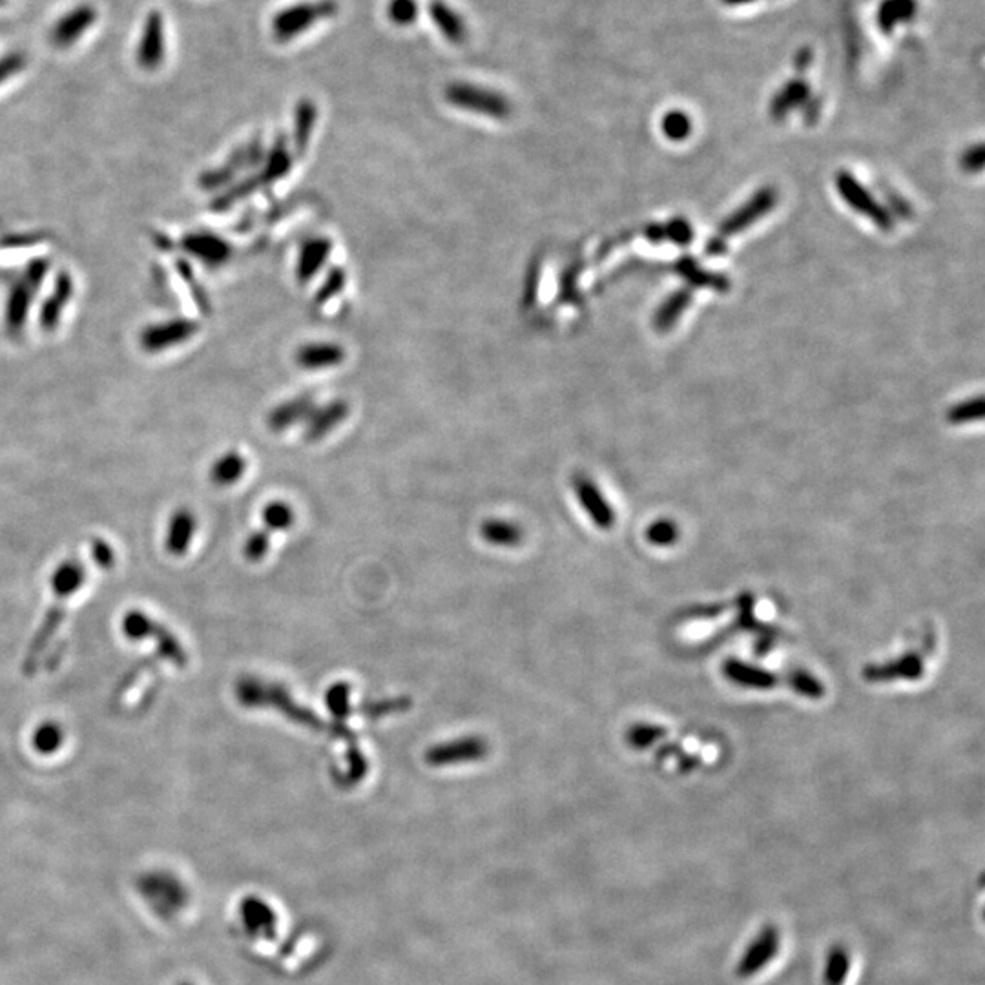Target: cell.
Masks as SVG:
<instances>
[{
  "mask_svg": "<svg viewBox=\"0 0 985 985\" xmlns=\"http://www.w3.org/2000/svg\"><path fill=\"white\" fill-rule=\"evenodd\" d=\"M236 699L247 708H274L292 723L309 726L312 730H327V725L311 710L292 699L285 686L261 681L260 677H243L236 683Z\"/></svg>",
  "mask_w": 985,
  "mask_h": 985,
  "instance_id": "6da1fadb",
  "label": "cell"
},
{
  "mask_svg": "<svg viewBox=\"0 0 985 985\" xmlns=\"http://www.w3.org/2000/svg\"><path fill=\"white\" fill-rule=\"evenodd\" d=\"M338 13L336 0H309L294 4L287 10H281L272 21V35L280 42L296 39L301 33L311 30L318 22L331 19Z\"/></svg>",
  "mask_w": 985,
  "mask_h": 985,
  "instance_id": "7a4b0ae2",
  "label": "cell"
},
{
  "mask_svg": "<svg viewBox=\"0 0 985 985\" xmlns=\"http://www.w3.org/2000/svg\"><path fill=\"white\" fill-rule=\"evenodd\" d=\"M446 99L460 110L491 119H508L511 115V103L504 95L475 84L457 83L447 86Z\"/></svg>",
  "mask_w": 985,
  "mask_h": 985,
  "instance_id": "3957f363",
  "label": "cell"
},
{
  "mask_svg": "<svg viewBox=\"0 0 985 985\" xmlns=\"http://www.w3.org/2000/svg\"><path fill=\"white\" fill-rule=\"evenodd\" d=\"M123 632L132 641H143V639L156 641L159 655H163L165 659L172 661V663L176 664L177 668H185L187 666V654H185L183 646L177 643L176 637L168 632L166 628H163L161 624H157L150 617H146L145 613H128L125 619H123Z\"/></svg>",
  "mask_w": 985,
  "mask_h": 985,
  "instance_id": "277c9868",
  "label": "cell"
},
{
  "mask_svg": "<svg viewBox=\"0 0 985 985\" xmlns=\"http://www.w3.org/2000/svg\"><path fill=\"white\" fill-rule=\"evenodd\" d=\"M489 754V743L480 736L458 737L453 741L438 743L435 747L427 748L426 763L431 767L442 768L480 761Z\"/></svg>",
  "mask_w": 985,
  "mask_h": 985,
  "instance_id": "5b68a950",
  "label": "cell"
},
{
  "mask_svg": "<svg viewBox=\"0 0 985 985\" xmlns=\"http://www.w3.org/2000/svg\"><path fill=\"white\" fill-rule=\"evenodd\" d=\"M199 332V325L187 318H174L168 322L154 323L145 327L139 336V343L146 353H161L166 349L188 342Z\"/></svg>",
  "mask_w": 985,
  "mask_h": 985,
  "instance_id": "8992f818",
  "label": "cell"
},
{
  "mask_svg": "<svg viewBox=\"0 0 985 985\" xmlns=\"http://www.w3.org/2000/svg\"><path fill=\"white\" fill-rule=\"evenodd\" d=\"M836 187L840 190L843 199L851 205L854 210H858L863 216L871 218L878 229L885 230L889 232L894 227V219H892L891 214L887 212V208H883L882 205H878L874 201V197L861 187L860 183L854 179V177L849 174V172H840L836 176Z\"/></svg>",
  "mask_w": 985,
  "mask_h": 985,
  "instance_id": "52a82bcc",
  "label": "cell"
},
{
  "mask_svg": "<svg viewBox=\"0 0 985 985\" xmlns=\"http://www.w3.org/2000/svg\"><path fill=\"white\" fill-rule=\"evenodd\" d=\"M263 159V146L260 141H252L250 145L238 148L229 163L218 166L214 170H208L203 176L199 177V187L203 190H218V188L229 185L234 177L238 176L241 170L249 166L258 165Z\"/></svg>",
  "mask_w": 985,
  "mask_h": 985,
  "instance_id": "ba28073f",
  "label": "cell"
},
{
  "mask_svg": "<svg viewBox=\"0 0 985 985\" xmlns=\"http://www.w3.org/2000/svg\"><path fill=\"white\" fill-rule=\"evenodd\" d=\"M181 247L210 269L225 265L232 256V247L225 239L210 232H192L181 239Z\"/></svg>",
  "mask_w": 985,
  "mask_h": 985,
  "instance_id": "9c48e42d",
  "label": "cell"
},
{
  "mask_svg": "<svg viewBox=\"0 0 985 985\" xmlns=\"http://www.w3.org/2000/svg\"><path fill=\"white\" fill-rule=\"evenodd\" d=\"M571 484L575 495L581 500L582 508L590 515L593 524L601 529L612 528L615 524V513L602 497L601 489L595 486V482L586 475H575Z\"/></svg>",
  "mask_w": 985,
  "mask_h": 985,
  "instance_id": "30bf717a",
  "label": "cell"
},
{
  "mask_svg": "<svg viewBox=\"0 0 985 985\" xmlns=\"http://www.w3.org/2000/svg\"><path fill=\"white\" fill-rule=\"evenodd\" d=\"M774 205H776V192L772 188H763L748 203H745L730 218L726 219L719 229V236L725 239L726 236H734V234L743 232L748 225H752V223H756L757 219L763 218Z\"/></svg>",
  "mask_w": 985,
  "mask_h": 985,
  "instance_id": "8fae6325",
  "label": "cell"
},
{
  "mask_svg": "<svg viewBox=\"0 0 985 985\" xmlns=\"http://www.w3.org/2000/svg\"><path fill=\"white\" fill-rule=\"evenodd\" d=\"M35 292H39V287H35L26 278H21L15 285H11L6 301V314H4V325L10 336L21 334L24 325L28 322Z\"/></svg>",
  "mask_w": 985,
  "mask_h": 985,
  "instance_id": "7c38bea8",
  "label": "cell"
},
{
  "mask_svg": "<svg viewBox=\"0 0 985 985\" xmlns=\"http://www.w3.org/2000/svg\"><path fill=\"white\" fill-rule=\"evenodd\" d=\"M165 57V30H163V15L152 11L146 17L143 37L137 48V61L146 70H156Z\"/></svg>",
  "mask_w": 985,
  "mask_h": 985,
  "instance_id": "4fadbf2b",
  "label": "cell"
},
{
  "mask_svg": "<svg viewBox=\"0 0 985 985\" xmlns=\"http://www.w3.org/2000/svg\"><path fill=\"white\" fill-rule=\"evenodd\" d=\"M97 19V11L90 4L77 6L75 10L66 13L59 19L52 30V41L55 46H72L73 42L79 41L83 33L94 24Z\"/></svg>",
  "mask_w": 985,
  "mask_h": 985,
  "instance_id": "5bb4252c",
  "label": "cell"
},
{
  "mask_svg": "<svg viewBox=\"0 0 985 985\" xmlns=\"http://www.w3.org/2000/svg\"><path fill=\"white\" fill-rule=\"evenodd\" d=\"M73 296V280L72 276L68 272H61L55 280V287H53V292L48 296V300L44 301L41 309V318H39V323H41L42 329L44 331H53L59 322H61V316H63V311L68 307V303L72 300Z\"/></svg>",
  "mask_w": 985,
  "mask_h": 985,
  "instance_id": "9a60e30c",
  "label": "cell"
},
{
  "mask_svg": "<svg viewBox=\"0 0 985 985\" xmlns=\"http://www.w3.org/2000/svg\"><path fill=\"white\" fill-rule=\"evenodd\" d=\"M347 416H349V404L343 400H336L323 409H316L311 418L307 420L305 438L309 442L322 440L331 433L334 427L340 426Z\"/></svg>",
  "mask_w": 985,
  "mask_h": 985,
  "instance_id": "2e32d148",
  "label": "cell"
},
{
  "mask_svg": "<svg viewBox=\"0 0 985 985\" xmlns=\"http://www.w3.org/2000/svg\"><path fill=\"white\" fill-rule=\"evenodd\" d=\"M314 411H316V407H314L311 396H300V398H294L287 404L278 405L267 418V426L274 433H281L283 429H289L298 422H303V420L307 422Z\"/></svg>",
  "mask_w": 985,
  "mask_h": 985,
  "instance_id": "e0dca14e",
  "label": "cell"
},
{
  "mask_svg": "<svg viewBox=\"0 0 985 985\" xmlns=\"http://www.w3.org/2000/svg\"><path fill=\"white\" fill-rule=\"evenodd\" d=\"M345 360V351L336 343H309L296 351V363L303 369H325Z\"/></svg>",
  "mask_w": 985,
  "mask_h": 985,
  "instance_id": "ac0fdd59",
  "label": "cell"
},
{
  "mask_svg": "<svg viewBox=\"0 0 985 985\" xmlns=\"http://www.w3.org/2000/svg\"><path fill=\"white\" fill-rule=\"evenodd\" d=\"M196 526V517L188 509H179L177 513H174V517L170 520V526H168V535H166V551L174 557L185 555L188 546H190V540L194 539Z\"/></svg>",
  "mask_w": 985,
  "mask_h": 985,
  "instance_id": "d6986e66",
  "label": "cell"
},
{
  "mask_svg": "<svg viewBox=\"0 0 985 985\" xmlns=\"http://www.w3.org/2000/svg\"><path fill=\"white\" fill-rule=\"evenodd\" d=\"M480 537L497 548H515L526 539V531L511 520L489 519L482 522Z\"/></svg>",
  "mask_w": 985,
  "mask_h": 985,
  "instance_id": "ffe728a7",
  "label": "cell"
},
{
  "mask_svg": "<svg viewBox=\"0 0 985 985\" xmlns=\"http://www.w3.org/2000/svg\"><path fill=\"white\" fill-rule=\"evenodd\" d=\"M331 249L332 243L329 239H309L301 247L300 260H298V280L305 283V281L311 280L312 276H316L318 270L325 265V261L329 260Z\"/></svg>",
  "mask_w": 985,
  "mask_h": 985,
  "instance_id": "44dd1931",
  "label": "cell"
},
{
  "mask_svg": "<svg viewBox=\"0 0 985 985\" xmlns=\"http://www.w3.org/2000/svg\"><path fill=\"white\" fill-rule=\"evenodd\" d=\"M429 15L433 17L436 28L442 32L447 41L453 44H462L466 41L467 28L464 19L458 15L457 11L451 10L444 2H433L429 6Z\"/></svg>",
  "mask_w": 985,
  "mask_h": 985,
  "instance_id": "7402d4cb",
  "label": "cell"
},
{
  "mask_svg": "<svg viewBox=\"0 0 985 985\" xmlns=\"http://www.w3.org/2000/svg\"><path fill=\"white\" fill-rule=\"evenodd\" d=\"M247 471V458L243 457L238 451H229L212 464L210 467V480L216 486H232Z\"/></svg>",
  "mask_w": 985,
  "mask_h": 985,
  "instance_id": "603a6c76",
  "label": "cell"
},
{
  "mask_svg": "<svg viewBox=\"0 0 985 985\" xmlns=\"http://www.w3.org/2000/svg\"><path fill=\"white\" fill-rule=\"evenodd\" d=\"M343 765L345 767L332 768V778H334V781L340 787H353V785H356L365 776V772H367V759H365L362 750H360V747L356 743L349 745L347 750H345Z\"/></svg>",
  "mask_w": 985,
  "mask_h": 985,
  "instance_id": "cb8c5ba5",
  "label": "cell"
},
{
  "mask_svg": "<svg viewBox=\"0 0 985 985\" xmlns=\"http://www.w3.org/2000/svg\"><path fill=\"white\" fill-rule=\"evenodd\" d=\"M84 582V568L75 562V560H66L63 562L52 577V588L53 593L57 599H63L66 601L68 597H72L75 591L79 590V586H83Z\"/></svg>",
  "mask_w": 985,
  "mask_h": 985,
  "instance_id": "d4e9b609",
  "label": "cell"
},
{
  "mask_svg": "<svg viewBox=\"0 0 985 985\" xmlns=\"http://www.w3.org/2000/svg\"><path fill=\"white\" fill-rule=\"evenodd\" d=\"M677 272L685 278L690 285L701 287V289H714L717 292H726L730 289V281L726 280L721 274L706 272L701 269L694 260H681L677 263Z\"/></svg>",
  "mask_w": 985,
  "mask_h": 985,
  "instance_id": "484cf974",
  "label": "cell"
},
{
  "mask_svg": "<svg viewBox=\"0 0 985 985\" xmlns=\"http://www.w3.org/2000/svg\"><path fill=\"white\" fill-rule=\"evenodd\" d=\"M692 301V294L690 291H677L664 301L663 305L659 307V311L655 314V327L659 331H670L674 327L675 322L681 318V314L685 312L686 307L690 305Z\"/></svg>",
  "mask_w": 985,
  "mask_h": 985,
  "instance_id": "4316f807",
  "label": "cell"
},
{
  "mask_svg": "<svg viewBox=\"0 0 985 985\" xmlns=\"http://www.w3.org/2000/svg\"><path fill=\"white\" fill-rule=\"evenodd\" d=\"M316 117H318V110L311 101H301L298 104L296 115H294V141H296V148L300 154H303L309 146L312 130L316 125Z\"/></svg>",
  "mask_w": 985,
  "mask_h": 985,
  "instance_id": "83f0119b",
  "label": "cell"
},
{
  "mask_svg": "<svg viewBox=\"0 0 985 985\" xmlns=\"http://www.w3.org/2000/svg\"><path fill=\"white\" fill-rule=\"evenodd\" d=\"M291 156H289V150H287V145L283 139H278V143L274 145V148L270 150L269 159H267V165L263 168L261 172V183L263 185H272L276 183L278 179L289 174L291 170Z\"/></svg>",
  "mask_w": 985,
  "mask_h": 985,
  "instance_id": "f1b7e54d",
  "label": "cell"
},
{
  "mask_svg": "<svg viewBox=\"0 0 985 985\" xmlns=\"http://www.w3.org/2000/svg\"><path fill=\"white\" fill-rule=\"evenodd\" d=\"M726 675L739 685L754 686V688H770L776 685V677L759 668H750L743 663L730 661L726 664Z\"/></svg>",
  "mask_w": 985,
  "mask_h": 985,
  "instance_id": "f546056e",
  "label": "cell"
},
{
  "mask_svg": "<svg viewBox=\"0 0 985 985\" xmlns=\"http://www.w3.org/2000/svg\"><path fill=\"white\" fill-rule=\"evenodd\" d=\"M809 97V86L801 81H792L788 83L778 95L776 99L772 101V115L776 119H781L790 112L792 106H798V104L807 101Z\"/></svg>",
  "mask_w": 985,
  "mask_h": 985,
  "instance_id": "4dcf8cb0",
  "label": "cell"
},
{
  "mask_svg": "<svg viewBox=\"0 0 985 985\" xmlns=\"http://www.w3.org/2000/svg\"><path fill=\"white\" fill-rule=\"evenodd\" d=\"M325 705L331 712L334 721L345 723L347 717L351 716V686L347 683H334L325 694Z\"/></svg>",
  "mask_w": 985,
  "mask_h": 985,
  "instance_id": "1f68e13d",
  "label": "cell"
},
{
  "mask_svg": "<svg viewBox=\"0 0 985 985\" xmlns=\"http://www.w3.org/2000/svg\"><path fill=\"white\" fill-rule=\"evenodd\" d=\"M294 520H296L294 509L287 502L276 500V502L267 504L265 509H263V524H265V529H269L270 533L292 528L294 526Z\"/></svg>",
  "mask_w": 985,
  "mask_h": 985,
  "instance_id": "d6a6232c",
  "label": "cell"
},
{
  "mask_svg": "<svg viewBox=\"0 0 985 985\" xmlns=\"http://www.w3.org/2000/svg\"><path fill=\"white\" fill-rule=\"evenodd\" d=\"M33 748L39 752V754H53L57 752L59 747L63 745V728L55 723H46V725L39 726L33 734Z\"/></svg>",
  "mask_w": 985,
  "mask_h": 985,
  "instance_id": "836d02e7",
  "label": "cell"
},
{
  "mask_svg": "<svg viewBox=\"0 0 985 985\" xmlns=\"http://www.w3.org/2000/svg\"><path fill=\"white\" fill-rule=\"evenodd\" d=\"M261 185H263V183H261L260 176L247 177V179H245V181H241L239 185H234V187H230L225 194H221V196H219L218 199L212 203V208H214L216 212H223V210H227V208L232 207V205H236L239 199L250 196V194H252L254 190H258Z\"/></svg>",
  "mask_w": 985,
  "mask_h": 985,
  "instance_id": "e575fe53",
  "label": "cell"
},
{
  "mask_svg": "<svg viewBox=\"0 0 985 985\" xmlns=\"http://www.w3.org/2000/svg\"><path fill=\"white\" fill-rule=\"evenodd\" d=\"M409 708H411V699L409 697H393V699H380V701L365 703L362 706V714L363 716L369 717V719H380V717L405 712Z\"/></svg>",
  "mask_w": 985,
  "mask_h": 985,
  "instance_id": "d590c367",
  "label": "cell"
},
{
  "mask_svg": "<svg viewBox=\"0 0 985 985\" xmlns=\"http://www.w3.org/2000/svg\"><path fill=\"white\" fill-rule=\"evenodd\" d=\"M984 416V400L982 396H976L973 400H965L964 404L954 405L953 409L947 413V420L951 424H967L975 422Z\"/></svg>",
  "mask_w": 985,
  "mask_h": 985,
  "instance_id": "8d00e7d4",
  "label": "cell"
},
{
  "mask_svg": "<svg viewBox=\"0 0 985 985\" xmlns=\"http://www.w3.org/2000/svg\"><path fill=\"white\" fill-rule=\"evenodd\" d=\"M270 533L269 529H260V531H254L250 535L247 542H245V548H243V555L245 559L250 560V562H260L270 550Z\"/></svg>",
  "mask_w": 985,
  "mask_h": 985,
  "instance_id": "74e56055",
  "label": "cell"
},
{
  "mask_svg": "<svg viewBox=\"0 0 985 985\" xmlns=\"http://www.w3.org/2000/svg\"><path fill=\"white\" fill-rule=\"evenodd\" d=\"M692 125L690 119L683 112H672L663 119V132L672 141H683L686 135L690 134Z\"/></svg>",
  "mask_w": 985,
  "mask_h": 985,
  "instance_id": "f35d334b",
  "label": "cell"
},
{
  "mask_svg": "<svg viewBox=\"0 0 985 985\" xmlns=\"http://www.w3.org/2000/svg\"><path fill=\"white\" fill-rule=\"evenodd\" d=\"M418 15V4L416 0H391L389 4V17L398 26H409Z\"/></svg>",
  "mask_w": 985,
  "mask_h": 985,
  "instance_id": "ab89813d",
  "label": "cell"
},
{
  "mask_svg": "<svg viewBox=\"0 0 985 985\" xmlns=\"http://www.w3.org/2000/svg\"><path fill=\"white\" fill-rule=\"evenodd\" d=\"M894 4H885V8L880 11V22L882 26H885V30L891 28V24L898 21H902L905 17H911L914 15V2L911 4V0L905 2V6H902L903 0H892Z\"/></svg>",
  "mask_w": 985,
  "mask_h": 985,
  "instance_id": "60d3db41",
  "label": "cell"
},
{
  "mask_svg": "<svg viewBox=\"0 0 985 985\" xmlns=\"http://www.w3.org/2000/svg\"><path fill=\"white\" fill-rule=\"evenodd\" d=\"M176 269L177 272H179V276H181L183 280L187 281L188 287H190V292H192V296H194V301L197 303V307H199V309L203 312L210 311V305H208L207 301V294H205V291L199 287V283L196 285V280H194V276H192V269H190V265H188L187 261L177 260Z\"/></svg>",
  "mask_w": 985,
  "mask_h": 985,
  "instance_id": "b9f144b4",
  "label": "cell"
},
{
  "mask_svg": "<svg viewBox=\"0 0 985 985\" xmlns=\"http://www.w3.org/2000/svg\"><path fill=\"white\" fill-rule=\"evenodd\" d=\"M343 287H345V270L332 269L331 274L323 283L322 289L316 294V305L327 303L332 296H336L338 292L342 291Z\"/></svg>",
  "mask_w": 985,
  "mask_h": 985,
  "instance_id": "7bdbcfd3",
  "label": "cell"
},
{
  "mask_svg": "<svg viewBox=\"0 0 985 985\" xmlns=\"http://www.w3.org/2000/svg\"><path fill=\"white\" fill-rule=\"evenodd\" d=\"M664 236L674 241L677 245H688L692 238H694V230L690 227V223L685 221V219H674L670 221L668 225H664Z\"/></svg>",
  "mask_w": 985,
  "mask_h": 985,
  "instance_id": "ee69618b",
  "label": "cell"
},
{
  "mask_svg": "<svg viewBox=\"0 0 985 985\" xmlns=\"http://www.w3.org/2000/svg\"><path fill=\"white\" fill-rule=\"evenodd\" d=\"M26 59L22 53H10L0 59V84L6 83L13 75L24 70Z\"/></svg>",
  "mask_w": 985,
  "mask_h": 985,
  "instance_id": "f6af8a7d",
  "label": "cell"
},
{
  "mask_svg": "<svg viewBox=\"0 0 985 985\" xmlns=\"http://www.w3.org/2000/svg\"><path fill=\"white\" fill-rule=\"evenodd\" d=\"M962 166H964L965 172H980L982 166H984V148L982 145H976L975 148H969L965 152L964 157H962Z\"/></svg>",
  "mask_w": 985,
  "mask_h": 985,
  "instance_id": "bcb514c9",
  "label": "cell"
},
{
  "mask_svg": "<svg viewBox=\"0 0 985 985\" xmlns=\"http://www.w3.org/2000/svg\"><path fill=\"white\" fill-rule=\"evenodd\" d=\"M92 555H94L95 562L101 568H112L114 566V551H112V548L104 540H95L94 544H92Z\"/></svg>",
  "mask_w": 985,
  "mask_h": 985,
  "instance_id": "7dc6e473",
  "label": "cell"
},
{
  "mask_svg": "<svg viewBox=\"0 0 985 985\" xmlns=\"http://www.w3.org/2000/svg\"><path fill=\"white\" fill-rule=\"evenodd\" d=\"M648 539L655 544H668L675 539V529L670 522H659L654 528L648 529Z\"/></svg>",
  "mask_w": 985,
  "mask_h": 985,
  "instance_id": "c3c4849f",
  "label": "cell"
},
{
  "mask_svg": "<svg viewBox=\"0 0 985 985\" xmlns=\"http://www.w3.org/2000/svg\"><path fill=\"white\" fill-rule=\"evenodd\" d=\"M792 685L794 688H798L801 694L809 695V697H820L821 695V686L809 675H796Z\"/></svg>",
  "mask_w": 985,
  "mask_h": 985,
  "instance_id": "681fc988",
  "label": "cell"
},
{
  "mask_svg": "<svg viewBox=\"0 0 985 985\" xmlns=\"http://www.w3.org/2000/svg\"><path fill=\"white\" fill-rule=\"evenodd\" d=\"M705 250L706 254H710V256H723L726 252V241L721 238V236H717V238L712 239V241L706 245Z\"/></svg>",
  "mask_w": 985,
  "mask_h": 985,
  "instance_id": "f907efd6",
  "label": "cell"
},
{
  "mask_svg": "<svg viewBox=\"0 0 985 985\" xmlns=\"http://www.w3.org/2000/svg\"><path fill=\"white\" fill-rule=\"evenodd\" d=\"M644 234H646V238L650 239L652 243H661V241H664V238H666V236H664L663 225H652V227H648V229H646Z\"/></svg>",
  "mask_w": 985,
  "mask_h": 985,
  "instance_id": "816d5d0a",
  "label": "cell"
},
{
  "mask_svg": "<svg viewBox=\"0 0 985 985\" xmlns=\"http://www.w3.org/2000/svg\"><path fill=\"white\" fill-rule=\"evenodd\" d=\"M810 61H812V52L809 50H801V52L796 53L794 57V64L798 68L799 72H803L807 66H809Z\"/></svg>",
  "mask_w": 985,
  "mask_h": 985,
  "instance_id": "f5cc1de1",
  "label": "cell"
},
{
  "mask_svg": "<svg viewBox=\"0 0 985 985\" xmlns=\"http://www.w3.org/2000/svg\"><path fill=\"white\" fill-rule=\"evenodd\" d=\"M726 4H745V2H750V0H725Z\"/></svg>",
  "mask_w": 985,
  "mask_h": 985,
  "instance_id": "db71d44e",
  "label": "cell"
},
{
  "mask_svg": "<svg viewBox=\"0 0 985 985\" xmlns=\"http://www.w3.org/2000/svg\"><path fill=\"white\" fill-rule=\"evenodd\" d=\"M2 2H4V0H0V4H2Z\"/></svg>",
  "mask_w": 985,
  "mask_h": 985,
  "instance_id": "11a10c76",
  "label": "cell"
}]
</instances>
